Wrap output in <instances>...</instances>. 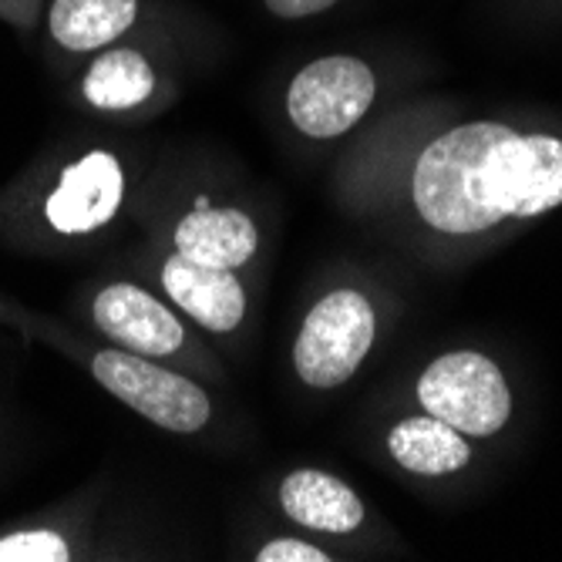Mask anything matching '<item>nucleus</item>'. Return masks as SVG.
<instances>
[{
    "label": "nucleus",
    "instance_id": "f257e3e1",
    "mask_svg": "<svg viewBox=\"0 0 562 562\" xmlns=\"http://www.w3.org/2000/svg\"><path fill=\"white\" fill-rule=\"evenodd\" d=\"M415 206L441 233H485L502 220L562 206V142L469 122L435 138L415 166Z\"/></svg>",
    "mask_w": 562,
    "mask_h": 562
},
{
    "label": "nucleus",
    "instance_id": "f03ea898",
    "mask_svg": "<svg viewBox=\"0 0 562 562\" xmlns=\"http://www.w3.org/2000/svg\"><path fill=\"white\" fill-rule=\"evenodd\" d=\"M418 397L431 418L479 438L495 435L513 412V394L502 371L475 350L438 357L418 381Z\"/></svg>",
    "mask_w": 562,
    "mask_h": 562
},
{
    "label": "nucleus",
    "instance_id": "7ed1b4c3",
    "mask_svg": "<svg viewBox=\"0 0 562 562\" xmlns=\"http://www.w3.org/2000/svg\"><path fill=\"white\" fill-rule=\"evenodd\" d=\"M374 344V311L357 290L327 293L293 344V368L303 384L337 387L350 381Z\"/></svg>",
    "mask_w": 562,
    "mask_h": 562
},
{
    "label": "nucleus",
    "instance_id": "20e7f679",
    "mask_svg": "<svg viewBox=\"0 0 562 562\" xmlns=\"http://www.w3.org/2000/svg\"><path fill=\"white\" fill-rule=\"evenodd\" d=\"M98 384L159 428L192 435L210 422V397L189 378L142 361L132 350H101L91 364Z\"/></svg>",
    "mask_w": 562,
    "mask_h": 562
},
{
    "label": "nucleus",
    "instance_id": "39448f33",
    "mask_svg": "<svg viewBox=\"0 0 562 562\" xmlns=\"http://www.w3.org/2000/svg\"><path fill=\"white\" fill-rule=\"evenodd\" d=\"M374 94V71L361 58L330 55L296 71L286 94V112L303 135L337 138L368 115Z\"/></svg>",
    "mask_w": 562,
    "mask_h": 562
},
{
    "label": "nucleus",
    "instance_id": "423d86ee",
    "mask_svg": "<svg viewBox=\"0 0 562 562\" xmlns=\"http://www.w3.org/2000/svg\"><path fill=\"white\" fill-rule=\"evenodd\" d=\"M122 166L109 151H91L61 172V186L47 199V223L58 233H91L115 220L122 206Z\"/></svg>",
    "mask_w": 562,
    "mask_h": 562
},
{
    "label": "nucleus",
    "instance_id": "0eeeda50",
    "mask_svg": "<svg viewBox=\"0 0 562 562\" xmlns=\"http://www.w3.org/2000/svg\"><path fill=\"white\" fill-rule=\"evenodd\" d=\"M94 324L132 353L145 357H166L179 350L186 337L176 314H169L151 293L128 283H115L98 293Z\"/></svg>",
    "mask_w": 562,
    "mask_h": 562
},
{
    "label": "nucleus",
    "instance_id": "6e6552de",
    "mask_svg": "<svg viewBox=\"0 0 562 562\" xmlns=\"http://www.w3.org/2000/svg\"><path fill=\"white\" fill-rule=\"evenodd\" d=\"M162 283L182 311L206 330L229 334L243 324L246 293H243V283L233 277V270L202 267L176 252L162 267Z\"/></svg>",
    "mask_w": 562,
    "mask_h": 562
},
{
    "label": "nucleus",
    "instance_id": "1a4fd4ad",
    "mask_svg": "<svg viewBox=\"0 0 562 562\" xmlns=\"http://www.w3.org/2000/svg\"><path fill=\"white\" fill-rule=\"evenodd\" d=\"M260 233L243 210H195L189 213L176 229V249L179 257L202 263L236 270L243 267L252 252H257Z\"/></svg>",
    "mask_w": 562,
    "mask_h": 562
},
{
    "label": "nucleus",
    "instance_id": "9d476101",
    "mask_svg": "<svg viewBox=\"0 0 562 562\" xmlns=\"http://www.w3.org/2000/svg\"><path fill=\"white\" fill-rule=\"evenodd\" d=\"M280 505L296 526L317 532H350L364 519V505L350 492V485L311 469L283 479Z\"/></svg>",
    "mask_w": 562,
    "mask_h": 562
},
{
    "label": "nucleus",
    "instance_id": "9b49d317",
    "mask_svg": "<svg viewBox=\"0 0 562 562\" xmlns=\"http://www.w3.org/2000/svg\"><path fill=\"white\" fill-rule=\"evenodd\" d=\"M387 448L394 462L415 475H448L469 465L472 448L462 431L438 422V418H407L394 425L387 435Z\"/></svg>",
    "mask_w": 562,
    "mask_h": 562
},
{
    "label": "nucleus",
    "instance_id": "f8f14e48",
    "mask_svg": "<svg viewBox=\"0 0 562 562\" xmlns=\"http://www.w3.org/2000/svg\"><path fill=\"white\" fill-rule=\"evenodd\" d=\"M138 14V0H55L50 34L68 50H94L122 37Z\"/></svg>",
    "mask_w": 562,
    "mask_h": 562
},
{
    "label": "nucleus",
    "instance_id": "ddd939ff",
    "mask_svg": "<svg viewBox=\"0 0 562 562\" xmlns=\"http://www.w3.org/2000/svg\"><path fill=\"white\" fill-rule=\"evenodd\" d=\"M156 88V75H151L148 61L132 47L105 50L85 78V98L94 109L105 112H125L135 109Z\"/></svg>",
    "mask_w": 562,
    "mask_h": 562
},
{
    "label": "nucleus",
    "instance_id": "4468645a",
    "mask_svg": "<svg viewBox=\"0 0 562 562\" xmlns=\"http://www.w3.org/2000/svg\"><path fill=\"white\" fill-rule=\"evenodd\" d=\"M68 546L55 532H18L0 539V562H65Z\"/></svg>",
    "mask_w": 562,
    "mask_h": 562
},
{
    "label": "nucleus",
    "instance_id": "2eb2a0df",
    "mask_svg": "<svg viewBox=\"0 0 562 562\" xmlns=\"http://www.w3.org/2000/svg\"><path fill=\"white\" fill-rule=\"evenodd\" d=\"M260 562H327L330 555L321 552L317 546L311 542H300V539H277V542H267L257 555Z\"/></svg>",
    "mask_w": 562,
    "mask_h": 562
},
{
    "label": "nucleus",
    "instance_id": "dca6fc26",
    "mask_svg": "<svg viewBox=\"0 0 562 562\" xmlns=\"http://www.w3.org/2000/svg\"><path fill=\"white\" fill-rule=\"evenodd\" d=\"M334 4L337 0H267V8L277 18H311V14H321Z\"/></svg>",
    "mask_w": 562,
    "mask_h": 562
}]
</instances>
